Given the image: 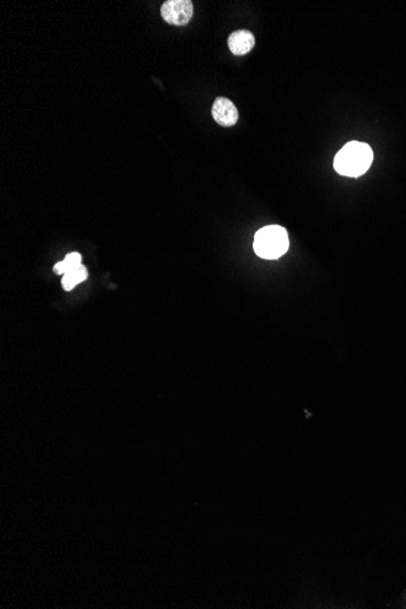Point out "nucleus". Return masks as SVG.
Wrapping results in <instances>:
<instances>
[{
    "mask_svg": "<svg viewBox=\"0 0 406 609\" xmlns=\"http://www.w3.org/2000/svg\"><path fill=\"white\" fill-rule=\"evenodd\" d=\"M374 159V152L369 145L350 141L345 145L333 161V167L345 177L358 178L368 172Z\"/></svg>",
    "mask_w": 406,
    "mask_h": 609,
    "instance_id": "nucleus-1",
    "label": "nucleus"
},
{
    "mask_svg": "<svg viewBox=\"0 0 406 609\" xmlns=\"http://www.w3.org/2000/svg\"><path fill=\"white\" fill-rule=\"evenodd\" d=\"M289 247V234L280 225H269L258 230L253 242L256 255L263 259H277L285 255Z\"/></svg>",
    "mask_w": 406,
    "mask_h": 609,
    "instance_id": "nucleus-2",
    "label": "nucleus"
},
{
    "mask_svg": "<svg viewBox=\"0 0 406 609\" xmlns=\"http://www.w3.org/2000/svg\"><path fill=\"white\" fill-rule=\"evenodd\" d=\"M161 15L167 24L185 26L192 19L194 4L190 0H168L162 5Z\"/></svg>",
    "mask_w": 406,
    "mask_h": 609,
    "instance_id": "nucleus-3",
    "label": "nucleus"
},
{
    "mask_svg": "<svg viewBox=\"0 0 406 609\" xmlns=\"http://www.w3.org/2000/svg\"><path fill=\"white\" fill-rule=\"evenodd\" d=\"M212 116L222 127H233L238 121V108L233 101L226 98L215 99L212 107Z\"/></svg>",
    "mask_w": 406,
    "mask_h": 609,
    "instance_id": "nucleus-4",
    "label": "nucleus"
},
{
    "mask_svg": "<svg viewBox=\"0 0 406 609\" xmlns=\"http://www.w3.org/2000/svg\"><path fill=\"white\" fill-rule=\"evenodd\" d=\"M254 43V36L246 29L235 31L228 38V47L233 55H246L252 50Z\"/></svg>",
    "mask_w": 406,
    "mask_h": 609,
    "instance_id": "nucleus-5",
    "label": "nucleus"
},
{
    "mask_svg": "<svg viewBox=\"0 0 406 609\" xmlns=\"http://www.w3.org/2000/svg\"><path fill=\"white\" fill-rule=\"evenodd\" d=\"M88 278V270L83 265H80L78 268L71 270L70 273L62 276V286L66 291H71L75 289L77 285L83 282Z\"/></svg>",
    "mask_w": 406,
    "mask_h": 609,
    "instance_id": "nucleus-6",
    "label": "nucleus"
},
{
    "mask_svg": "<svg viewBox=\"0 0 406 609\" xmlns=\"http://www.w3.org/2000/svg\"><path fill=\"white\" fill-rule=\"evenodd\" d=\"M80 265H82V256H80V253L73 252V253L67 255L64 261L57 263L55 266H54V271L57 274L65 275L67 273H70L71 270L78 268Z\"/></svg>",
    "mask_w": 406,
    "mask_h": 609,
    "instance_id": "nucleus-7",
    "label": "nucleus"
}]
</instances>
